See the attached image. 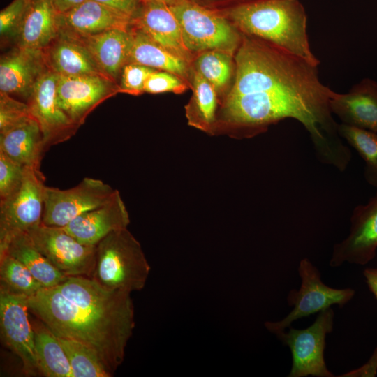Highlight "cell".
<instances>
[{"label": "cell", "instance_id": "ac0fdd59", "mask_svg": "<svg viewBox=\"0 0 377 377\" xmlns=\"http://www.w3.org/2000/svg\"><path fill=\"white\" fill-rule=\"evenodd\" d=\"M42 50L17 47L3 56L0 62V90L8 95L29 98L38 77L47 70Z\"/></svg>", "mask_w": 377, "mask_h": 377}, {"label": "cell", "instance_id": "7a4b0ae2", "mask_svg": "<svg viewBox=\"0 0 377 377\" xmlns=\"http://www.w3.org/2000/svg\"><path fill=\"white\" fill-rule=\"evenodd\" d=\"M228 15L247 36L319 65L309 45L307 16L298 0H253L232 8Z\"/></svg>", "mask_w": 377, "mask_h": 377}, {"label": "cell", "instance_id": "5bb4252c", "mask_svg": "<svg viewBox=\"0 0 377 377\" xmlns=\"http://www.w3.org/2000/svg\"><path fill=\"white\" fill-rule=\"evenodd\" d=\"M131 25L140 29L158 45L184 59L190 60L180 24L170 6L157 1L141 2L131 17Z\"/></svg>", "mask_w": 377, "mask_h": 377}, {"label": "cell", "instance_id": "603a6c76", "mask_svg": "<svg viewBox=\"0 0 377 377\" xmlns=\"http://www.w3.org/2000/svg\"><path fill=\"white\" fill-rule=\"evenodd\" d=\"M130 31L131 40L128 63L163 70L182 77L187 76L186 61L158 45L140 29L134 27Z\"/></svg>", "mask_w": 377, "mask_h": 377}, {"label": "cell", "instance_id": "2e32d148", "mask_svg": "<svg viewBox=\"0 0 377 377\" xmlns=\"http://www.w3.org/2000/svg\"><path fill=\"white\" fill-rule=\"evenodd\" d=\"M128 214L118 191L103 205L85 212L64 228L80 242L96 244L110 233L127 228Z\"/></svg>", "mask_w": 377, "mask_h": 377}, {"label": "cell", "instance_id": "8fae6325", "mask_svg": "<svg viewBox=\"0 0 377 377\" xmlns=\"http://www.w3.org/2000/svg\"><path fill=\"white\" fill-rule=\"evenodd\" d=\"M377 250V192L364 205L356 206L350 217L348 236L334 245L329 262L337 267L345 263L364 265Z\"/></svg>", "mask_w": 377, "mask_h": 377}, {"label": "cell", "instance_id": "7c38bea8", "mask_svg": "<svg viewBox=\"0 0 377 377\" xmlns=\"http://www.w3.org/2000/svg\"><path fill=\"white\" fill-rule=\"evenodd\" d=\"M58 79V73L47 69L35 82L28 99L31 115L41 128L45 150L68 138L76 126L59 105Z\"/></svg>", "mask_w": 377, "mask_h": 377}, {"label": "cell", "instance_id": "30bf717a", "mask_svg": "<svg viewBox=\"0 0 377 377\" xmlns=\"http://www.w3.org/2000/svg\"><path fill=\"white\" fill-rule=\"evenodd\" d=\"M27 297L0 290V327L4 343L20 359L24 374L42 375Z\"/></svg>", "mask_w": 377, "mask_h": 377}, {"label": "cell", "instance_id": "cb8c5ba5", "mask_svg": "<svg viewBox=\"0 0 377 377\" xmlns=\"http://www.w3.org/2000/svg\"><path fill=\"white\" fill-rule=\"evenodd\" d=\"M20 261L44 288H52L68 276L60 272L36 247L29 235L22 233L9 243L6 251Z\"/></svg>", "mask_w": 377, "mask_h": 377}, {"label": "cell", "instance_id": "f546056e", "mask_svg": "<svg viewBox=\"0 0 377 377\" xmlns=\"http://www.w3.org/2000/svg\"><path fill=\"white\" fill-rule=\"evenodd\" d=\"M194 102L202 122L211 124L214 119L216 96L214 87L197 71L193 79Z\"/></svg>", "mask_w": 377, "mask_h": 377}, {"label": "cell", "instance_id": "7402d4cb", "mask_svg": "<svg viewBox=\"0 0 377 377\" xmlns=\"http://www.w3.org/2000/svg\"><path fill=\"white\" fill-rule=\"evenodd\" d=\"M50 68L64 76L103 75L91 54L78 38L59 33L48 46Z\"/></svg>", "mask_w": 377, "mask_h": 377}, {"label": "cell", "instance_id": "b9f144b4", "mask_svg": "<svg viewBox=\"0 0 377 377\" xmlns=\"http://www.w3.org/2000/svg\"><path fill=\"white\" fill-rule=\"evenodd\" d=\"M191 1H195V0H191Z\"/></svg>", "mask_w": 377, "mask_h": 377}, {"label": "cell", "instance_id": "d590c367", "mask_svg": "<svg viewBox=\"0 0 377 377\" xmlns=\"http://www.w3.org/2000/svg\"><path fill=\"white\" fill-rule=\"evenodd\" d=\"M132 17L141 4L140 0H94Z\"/></svg>", "mask_w": 377, "mask_h": 377}, {"label": "cell", "instance_id": "277c9868", "mask_svg": "<svg viewBox=\"0 0 377 377\" xmlns=\"http://www.w3.org/2000/svg\"><path fill=\"white\" fill-rule=\"evenodd\" d=\"M298 274L301 280L300 288L290 290L287 296V302L293 307L292 310L280 320L265 323V327L274 334L286 330L294 321L333 305L342 308L355 294L353 288H334L324 283L319 269L307 258L300 261Z\"/></svg>", "mask_w": 377, "mask_h": 377}, {"label": "cell", "instance_id": "6da1fadb", "mask_svg": "<svg viewBox=\"0 0 377 377\" xmlns=\"http://www.w3.org/2000/svg\"><path fill=\"white\" fill-rule=\"evenodd\" d=\"M29 311L56 336L94 349L113 374L135 327L131 293L107 289L90 277L68 276L27 297Z\"/></svg>", "mask_w": 377, "mask_h": 377}, {"label": "cell", "instance_id": "52a82bcc", "mask_svg": "<svg viewBox=\"0 0 377 377\" xmlns=\"http://www.w3.org/2000/svg\"><path fill=\"white\" fill-rule=\"evenodd\" d=\"M334 312L330 307L318 313L315 321L305 329L291 325L275 334L292 355L289 377H334L325 361V339L334 327Z\"/></svg>", "mask_w": 377, "mask_h": 377}, {"label": "cell", "instance_id": "4fadbf2b", "mask_svg": "<svg viewBox=\"0 0 377 377\" xmlns=\"http://www.w3.org/2000/svg\"><path fill=\"white\" fill-rule=\"evenodd\" d=\"M108 79L103 75H59L57 87L59 105L76 126L110 93Z\"/></svg>", "mask_w": 377, "mask_h": 377}, {"label": "cell", "instance_id": "8d00e7d4", "mask_svg": "<svg viewBox=\"0 0 377 377\" xmlns=\"http://www.w3.org/2000/svg\"><path fill=\"white\" fill-rule=\"evenodd\" d=\"M377 374V348L370 360L357 369L341 375V376H375Z\"/></svg>", "mask_w": 377, "mask_h": 377}, {"label": "cell", "instance_id": "3957f363", "mask_svg": "<svg viewBox=\"0 0 377 377\" xmlns=\"http://www.w3.org/2000/svg\"><path fill=\"white\" fill-rule=\"evenodd\" d=\"M96 247L92 279L107 289L129 293L145 287L151 267L127 228L110 233Z\"/></svg>", "mask_w": 377, "mask_h": 377}, {"label": "cell", "instance_id": "d6a6232c", "mask_svg": "<svg viewBox=\"0 0 377 377\" xmlns=\"http://www.w3.org/2000/svg\"><path fill=\"white\" fill-rule=\"evenodd\" d=\"M154 68L145 66L128 63L121 72V87L125 91L138 93L144 91L145 84Z\"/></svg>", "mask_w": 377, "mask_h": 377}, {"label": "cell", "instance_id": "9a60e30c", "mask_svg": "<svg viewBox=\"0 0 377 377\" xmlns=\"http://www.w3.org/2000/svg\"><path fill=\"white\" fill-rule=\"evenodd\" d=\"M59 33L84 38L113 29H129L131 17L94 0L57 13Z\"/></svg>", "mask_w": 377, "mask_h": 377}, {"label": "cell", "instance_id": "ab89813d", "mask_svg": "<svg viewBox=\"0 0 377 377\" xmlns=\"http://www.w3.org/2000/svg\"><path fill=\"white\" fill-rule=\"evenodd\" d=\"M142 2H148V1H157L166 3L169 6L176 4L183 0H140Z\"/></svg>", "mask_w": 377, "mask_h": 377}, {"label": "cell", "instance_id": "e0dca14e", "mask_svg": "<svg viewBox=\"0 0 377 377\" xmlns=\"http://www.w3.org/2000/svg\"><path fill=\"white\" fill-rule=\"evenodd\" d=\"M330 108L341 124L377 133V81L364 78L346 94L334 92Z\"/></svg>", "mask_w": 377, "mask_h": 377}, {"label": "cell", "instance_id": "f35d334b", "mask_svg": "<svg viewBox=\"0 0 377 377\" xmlns=\"http://www.w3.org/2000/svg\"><path fill=\"white\" fill-rule=\"evenodd\" d=\"M86 0H52L57 13H65L82 3Z\"/></svg>", "mask_w": 377, "mask_h": 377}, {"label": "cell", "instance_id": "74e56055", "mask_svg": "<svg viewBox=\"0 0 377 377\" xmlns=\"http://www.w3.org/2000/svg\"><path fill=\"white\" fill-rule=\"evenodd\" d=\"M367 287L377 300V268L368 267L363 271Z\"/></svg>", "mask_w": 377, "mask_h": 377}, {"label": "cell", "instance_id": "ffe728a7", "mask_svg": "<svg viewBox=\"0 0 377 377\" xmlns=\"http://www.w3.org/2000/svg\"><path fill=\"white\" fill-rule=\"evenodd\" d=\"M78 38L87 48L103 75L116 79L128 63L131 40L130 29H113Z\"/></svg>", "mask_w": 377, "mask_h": 377}, {"label": "cell", "instance_id": "5b68a950", "mask_svg": "<svg viewBox=\"0 0 377 377\" xmlns=\"http://www.w3.org/2000/svg\"><path fill=\"white\" fill-rule=\"evenodd\" d=\"M170 8L191 52L220 50L232 54L239 47L242 41L239 34L221 15L191 0H183Z\"/></svg>", "mask_w": 377, "mask_h": 377}, {"label": "cell", "instance_id": "1f68e13d", "mask_svg": "<svg viewBox=\"0 0 377 377\" xmlns=\"http://www.w3.org/2000/svg\"><path fill=\"white\" fill-rule=\"evenodd\" d=\"M30 117L29 105L13 98L1 92L0 95V131H5Z\"/></svg>", "mask_w": 377, "mask_h": 377}, {"label": "cell", "instance_id": "83f0119b", "mask_svg": "<svg viewBox=\"0 0 377 377\" xmlns=\"http://www.w3.org/2000/svg\"><path fill=\"white\" fill-rule=\"evenodd\" d=\"M44 288L17 259L0 256V290L29 297Z\"/></svg>", "mask_w": 377, "mask_h": 377}, {"label": "cell", "instance_id": "836d02e7", "mask_svg": "<svg viewBox=\"0 0 377 377\" xmlns=\"http://www.w3.org/2000/svg\"><path fill=\"white\" fill-rule=\"evenodd\" d=\"M185 89L186 85L176 75L167 71H154L147 78L144 91L151 94L180 93Z\"/></svg>", "mask_w": 377, "mask_h": 377}, {"label": "cell", "instance_id": "44dd1931", "mask_svg": "<svg viewBox=\"0 0 377 377\" xmlns=\"http://www.w3.org/2000/svg\"><path fill=\"white\" fill-rule=\"evenodd\" d=\"M0 151L24 168L39 169L45 149L38 121L30 117L0 131Z\"/></svg>", "mask_w": 377, "mask_h": 377}, {"label": "cell", "instance_id": "4316f807", "mask_svg": "<svg viewBox=\"0 0 377 377\" xmlns=\"http://www.w3.org/2000/svg\"><path fill=\"white\" fill-rule=\"evenodd\" d=\"M70 362L73 377H110L96 352L77 340L58 337Z\"/></svg>", "mask_w": 377, "mask_h": 377}, {"label": "cell", "instance_id": "d6986e66", "mask_svg": "<svg viewBox=\"0 0 377 377\" xmlns=\"http://www.w3.org/2000/svg\"><path fill=\"white\" fill-rule=\"evenodd\" d=\"M57 12L52 0H29L14 33L18 47L43 50L59 34Z\"/></svg>", "mask_w": 377, "mask_h": 377}, {"label": "cell", "instance_id": "ba28073f", "mask_svg": "<svg viewBox=\"0 0 377 377\" xmlns=\"http://www.w3.org/2000/svg\"><path fill=\"white\" fill-rule=\"evenodd\" d=\"M36 247L66 276L91 277L96 246L80 242L64 228L41 223L27 232Z\"/></svg>", "mask_w": 377, "mask_h": 377}, {"label": "cell", "instance_id": "f1b7e54d", "mask_svg": "<svg viewBox=\"0 0 377 377\" xmlns=\"http://www.w3.org/2000/svg\"><path fill=\"white\" fill-rule=\"evenodd\" d=\"M197 71L215 89H221L229 82L232 63L231 54L220 50H208L198 58Z\"/></svg>", "mask_w": 377, "mask_h": 377}, {"label": "cell", "instance_id": "484cf974", "mask_svg": "<svg viewBox=\"0 0 377 377\" xmlns=\"http://www.w3.org/2000/svg\"><path fill=\"white\" fill-rule=\"evenodd\" d=\"M338 131L364 161L367 182L377 188V133L343 124H339Z\"/></svg>", "mask_w": 377, "mask_h": 377}, {"label": "cell", "instance_id": "9c48e42d", "mask_svg": "<svg viewBox=\"0 0 377 377\" xmlns=\"http://www.w3.org/2000/svg\"><path fill=\"white\" fill-rule=\"evenodd\" d=\"M115 191L101 180L91 177L84 178L68 189L45 186L42 223L64 227L78 216L103 205Z\"/></svg>", "mask_w": 377, "mask_h": 377}, {"label": "cell", "instance_id": "60d3db41", "mask_svg": "<svg viewBox=\"0 0 377 377\" xmlns=\"http://www.w3.org/2000/svg\"><path fill=\"white\" fill-rule=\"evenodd\" d=\"M209 1H218V0H209Z\"/></svg>", "mask_w": 377, "mask_h": 377}, {"label": "cell", "instance_id": "8992f818", "mask_svg": "<svg viewBox=\"0 0 377 377\" xmlns=\"http://www.w3.org/2000/svg\"><path fill=\"white\" fill-rule=\"evenodd\" d=\"M44 177L40 169L25 168L20 187L0 201V255L16 236L42 223Z\"/></svg>", "mask_w": 377, "mask_h": 377}, {"label": "cell", "instance_id": "4dcf8cb0", "mask_svg": "<svg viewBox=\"0 0 377 377\" xmlns=\"http://www.w3.org/2000/svg\"><path fill=\"white\" fill-rule=\"evenodd\" d=\"M25 168L0 151V201L13 194L21 185Z\"/></svg>", "mask_w": 377, "mask_h": 377}, {"label": "cell", "instance_id": "e575fe53", "mask_svg": "<svg viewBox=\"0 0 377 377\" xmlns=\"http://www.w3.org/2000/svg\"><path fill=\"white\" fill-rule=\"evenodd\" d=\"M29 0H13L0 12L1 36L13 35L24 12Z\"/></svg>", "mask_w": 377, "mask_h": 377}, {"label": "cell", "instance_id": "d4e9b609", "mask_svg": "<svg viewBox=\"0 0 377 377\" xmlns=\"http://www.w3.org/2000/svg\"><path fill=\"white\" fill-rule=\"evenodd\" d=\"M32 325L36 352L42 375L47 377H73L69 360L58 337L39 319L34 321Z\"/></svg>", "mask_w": 377, "mask_h": 377}]
</instances>
